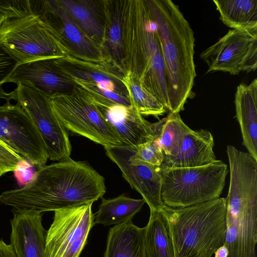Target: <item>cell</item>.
Instances as JSON below:
<instances>
[{
    "label": "cell",
    "mask_w": 257,
    "mask_h": 257,
    "mask_svg": "<svg viewBox=\"0 0 257 257\" xmlns=\"http://www.w3.org/2000/svg\"><path fill=\"white\" fill-rule=\"evenodd\" d=\"M0 43L21 63L71 54L60 35L33 14L6 18Z\"/></svg>",
    "instance_id": "obj_6"
},
{
    "label": "cell",
    "mask_w": 257,
    "mask_h": 257,
    "mask_svg": "<svg viewBox=\"0 0 257 257\" xmlns=\"http://www.w3.org/2000/svg\"><path fill=\"white\" fill-rule=\"evenodd\" d=\"M104 149L106 156L118 167L124 179L142 195L150 211H159L164 205L161 197L160 167L130 162L135 147L122 144Z\"/></svg>",
    "instance_id": "obj_13"
},
{
    "label": "cell",
    "mask_w": 257,
    "mask_h": 257,
    "mask_svg": "<svg viewBox=\"0 0 257 257\" xmlns=\"http://www.w3.org/2000/svg\"><path fill=\"white\" fill-rule=\"evenodd\" d=\"M89 37L101 46L103 35V19L99 1L58 0Z\"/></svg>",
    "instance_id": "obj_24"
},
{
    "label": "cell",
    "mask_w": 257,
    "mask_h": 257,
    "mask_svg": "<svg viewBox=\"0 0 257 257\" xmlns=\"http://www.w3.org/2000/svg\"><path fill=\"white\" fill-rule=\"evenodd\" d=\"M49 97L55 115L68 131L104 148L122 144L90 98L76 85L70 93Z\"/></svg>",
    "instance_id": "obj_7"
},
{
    "label": "cell",
    "mask_w": 257,
    "mask_h": 257,
    "mask_svg": "<svg viewBox=\"0 0 257 257\" xmlns=\"http://www.w3.org/2000/svg\"><path fill=\"white\" fill-rule=\"evenodd\" d=\"M26 161L0 140V177L16 171Z\"/></svg>",
    "instance_id": "obj_30"
},
{
    "label": "cell",
    "mask_w": 257,
    "mask_h": 257,
    "mask_svg": "<svg viewBox=\"0 0 257 257\" xmlns=\"http://www.w3.org/2000/svg\"><path fill=\"white\" fill-rule=\"evenodd\" d=\"M31 12L54 29L71 54L85 59H105L100 45L93 41L58 0H29Z\"/></svg>",
    "instance_id": "obj_12"
},
{
    "label": "cell",
    "mask_w": 257,
    "mask_h": 257,
    "mask_svg": "<svg viewBox=\"0 0 257 257\" xmlns=\"http://www.w3.org/2000/svg\"><path fill=\"white\" fill-rule=\"evenodd\" d=\"M0 257H17L12 247L0 240Z\"/></svg>",
    "instance_id": "obj_33"
},
{
    "label": "cell",
    "mask_w": 257,
    "mask_h": 257,
    "mask_svg": "<svg viewBox=\"0 0 257 257\" xmlns=\"http://www.w3.org/2000/svg\"><path fill=\"white\" fill-rule=\"evenodd\" d=\"M55 58L21 63L7 82L30 86L49 96L71 92L76 84L58 67Z\"/></svg>",
    "instance_id": "obj_16"
},
{
    "label": "cell",
    "mask_w": 257,
    "mask_h": 257,
    "mask_svg": "<svg viewBox=\"0 0 257 257\" xmlns=\"http://www.w3.org/2000/svg\"><path fill=\"white\" fill-rule=\"evenodd\" d=\"M73 79L76 85L86 93L98 95L125 106H131L129 98L121 96L112 91L101 88L93 83L75 79Z\"/></svg>",
    "instance_id": "obj_29"
},
{
    "label": "cell",
    "mask_w": 257,
    "mask_h": 257,
    "mask_svg": "<svg viewBox=\"0 0 257 257\" xmlns=\"http://www.w3.org/2000/svg\"><path fill=\"white\" fill-rule=\"evenodd\" d=\"M227 27L257 35V0H213Z\"/></svg>",
    "instance_id": "obj_22"
},
{
    "label": "cell",
    "mask_w": 257,
    "mask_h": 257,
    "mask_svg": "<svg viewBox=\"0 0 257 257\" xmlns=\"http://www.w3.org/2000/svg\"><path fill=\"white\" fill-rule=\"evenodd\" d=\"M190 129L177 112H170L166 117L152 123V137L158 141L164 156L178 155Z\"/></svg>",
    "instance_id": "obj_25"
},
{
    "label": "cell",
    "mask_w": 257,
    "mask_h": 257,
    "mask_svg": "<svg viewBox=\"0 0 257 257\" xmlns=\"http://www.w3.org/2000/svg\"><path fill=\"white\" fill-rule=\"evenodd\" d=\"M101 200L98 211L93 214V226L116 225L132 220L145 203L143 199H133L124 194L108 199L102 197Z\"/></svg>",
    "instance_id": "obj_23"
},
{
    "label": "cell",
    "mask_w": 257,
    "mask_h": 257,
    "mask_svg": "<svg viewBox=\"0 0 257 257\" xmlns=\"http://www.w3.org/2000/svg\"><path fill=\"white\" fill-rule=\"evenodd\" d=\"M103 257H146L144 227L132 220L111 227Z\"/></svg>",
    "instance_id": "obj_21"
},
{
    "label": "cell",
    "mask_w": 257,
    "mask_h": 257,
    "mask_svg": "<svg viewBox=\"0 0 257 257\" xmlns=\"http://www.w3.org/2000/svg\"><path fill=\"white\" fill-rule=\"evenodd\" d=\"M16 94L15 90L8 93L4 90L2 86H0V99H4L6 102H10L12 99L16 100Z\"/></svg>",
    "instance_id": "obj_34"
},
{
    "label": "cell",
    "mask_w": 257,
    "mask_h": 257,
    "mask_svg": "<svg viewBox=\"0 0 257 257\" xmlns=\"http://www.w3.org/2000/svg\"><path fill=\"white\" fill-rule=\"evenodd\" d=\"M200 58L207 64V73L222 71L231 75L254 71L257 67V35L229 30L206 48Z\"/></svg>",
    "instance_id": "obj_11"
},
{
    "label": "cell",
    "mask_w": 257,
    "mask_h": 257,
    "mask_svg": "<svg viewBox=\"0 0 257 257\" xmlns=\"http://www.w3.org/2000/svg\"><path fill=\"white\" fill-rule=\"evenodd\" d=\"M214 139L205 130H192L186 133L179 153L175 157L164 156L162 169L191 168L207 165L215 162Z\"/></svg>",
    "instance_id": "obj_18"
},
{
    "label": "cell",
    "mask_w": 257,
    "mask_h": 257,
    "mask_svg": "<svg viewBox=\"0 0 257 257\" xmlns=\"http://www.w3.org/2000/svg\"><path fill=\"white\" fill-rule=\"evenodd\" d=\"M105 192L102 176L87 162L69 157L41 166L23 187L3 192L0 202L43 213L93 203Z\"/></svg>",
    "instance_id": "obj_1"
},
{
    "label": "cell",
    "mask_w": 257,
    "mask_h": 257,
    "mask_svg": "<svg viewBox=\"0 0 257 257\" xmlns=\"http://www.w3.org/2000/svg\"><path fill=\"white\" fill-rule=\"evenodd\" d=\"M236 119L242 144L257 161V79L247 85L239 84L235 94Z\"/></svg>",
    "instance_id": "obj_20"
},
{
    "label": "cell",
    "mask_w": 257,
    "mask_h": 257,
    "mask_svg": "<svg viewBox=\"0 0 257 257\" xmlns=\"http://www.w3.org/2000/svg\"><path fill=\"white\" fill-rule=\"evenodd\" d=\"M92 204L54 211L53 221L46 232V257H79L93 226Z\"/></svg>",
    "instance_id": "obj_8"
},
{
    "label": "cell",
    "mask_w": 257,
    "mask_h": 257,
    "mask_svg": "<svg viewBox=\"0 0 257 257\" xmlns=\"http://www.w3.org/2000/svg\"><path fill=\"white\" fill-rule=\"evenodd\" d=\"M164 155L158 141L153 138L139 145L130 157L131 162H138L160 167Z\"/></svg>",
    "instance_id": "obj_28"
},
{
    "label": "cell",
    "mask_w": 257,
    "mask_h": 257,
    "mask_svg": "<svg viewBox=\"0 0 257 257\" xmlns=\"http://www.w3.org/2000/svg\"><path fill=\"white\" fill-rule=\"evenodd\" d=\"M20 61L0 43V86L7 82Z\"/></svg>",
    "instance_id": "obj_31"
},
{
    "label": "cell",
    "mask_w": 257,
    "mask_h": 257,
    "mask_svg": "<svg viewBox=\"0 0 257 257\" xmlns=\"http://www.w3.org/2000/svg\"><path fill=\"white\" fill-rule=\"evenodd\" d=\"M0 13L6 18L23 17L32 14L29 0L0 1Z\"/></svg>",
    "instance_id": "obj_32"
},
{
    "label": "cell",
    "mask_w": 257,
    "mask_h": 257,
    "mask_svg": "<svg viewBox=\"0 0 257 257\" xmlns=\"http://www.w3.org/2000/svg\"><path fill=\"white\" fill-rule=\"evenodd\" d=\"M165 65L170 112L182 111L196 76L195 37L178 6L170 0H147Z\"/></svg>",
    "instance_id": "obj_2"
},
{
    "label": "cell",
    "mask_w": 257,
    "mask_h": 257,
    "mask_svg": "<svg viewBox=\"0 0 257 257\" xmlns=\"http://www.w3.org/2000/svg\"><path fill=\"white\" fill-rule=\"evenodd\" d=\"M161 197L165 205L183 208L220 197L228 167L221 160L191 168L162 169Z\"/></svg>",
    "instance_id": "obj_5"
},
{
    "label": "cell",
    "mask_w": 257,
    "mask_h": 257,
    "mask_svg": "<svg viewBox=\"0 0 257 257\" xmlns=\"http://www.w3.org/2000/svg\"><path fill=\"white\" fill-rule=\"evenodd\" d=\"M123 1L99 2L103 19V40L100 46L103 57L124 73L122 65Z\"/></svg>",
    "instance_id": "obj_19"
},
{
    "label": "cell",
    "mask_w": 257,
    "mask_h": 257,
    "mask_svg": "<svg viewBox=\"0 0 257 257\" xmlns=\"http://www.w3.org/2000/svg\"><path fill=\"white\" fill-rule=\"evenodd\" d=\"M16 100L40 132L49 159L60 161L70 157L68 131L55 115L49 96L28 85L18 84Z\"/></svg>",
    "instance_id": "obj_9"
},
{
    "label": "cell",
    "mask_w": 257,
    "mask_h": 257,
    "mask_svg": "<svg viewBox=\"0 0 257 257\" xmlns=\"http://www.w3.org/2000/svg\"><path fill=\"white\" fill-rule=\"evenodd\" d=\"M122 56L124 73L168 110L165 62L147 0L123 1Z\"/></svg>",
    "instance_id": "obj_3"
},
{
    "label": "cell",
    "mask_w": 257,
    "mask_h": 257,
    "mask_svg": "<svg viewBox=\"0 0 257 257\" xmlns=\"http://www.w3.org/2000/svg\"><path fill=\"white\" fill-rule=\"evenodd\" d=\"M11 219L10 245L17 257H46V231L42 223V213L31 210H13Z\"/></svg>",
    "instance_id": "obj_17"
},
{
    "label": "cell",
    "mask_w": 257,
    "mask_h": 257,
    "mask_svg": "<svg viewBox=\"0 0 257 257\" xmlns=\"http://www.w3.org/2000/svg\"><path fill=\"white\" fill-rule=\"evenodd\" d=\"M6 17L0 13V26L6 19Z\"/></svg>",
    "instance_id": "obj_36"
},
{
    "label": "cell",
    "mask_w": 257,
    "mask_h": 257,
    "mask_svg": "<svg viewBox=\"0 0 257 257\" xmlns=\"http://www.w3.org/2000/svg\"><path fill=\"white\" fill-rule=\"evenodd\" d=\"M228 253V250L224 245L219 247L214 252L215 257H227Z\"/></svg>",
    "instance_id": "obj_35"
},
{
    "label": "cell",
    "mask_w": 257,
    "mask_h": 257,
    "mask_svg": "<svg viewBox=\"0 0 257 257\" xmlns=\"http://www.w3.org/2000/svg\"><path fill=\"white\" fill-rule=\"evenodd\" d=\"M54 61L64 74L73 79L95 83L101 88L129 98L122 82L124 73L105 59H85L70 54L55 58Z\"/></svg>",
    "instance_id": "obj_15"
},
{
    "label": "cell",
    "mask_w": 257,
    "mask_h": 257,
    "mask_svg": "<svg viewBox=\"0 0 257 257\" xmlns=\"http://www.w3.org/2000/svg\"><path fill=\"white\" fill-rule=\"evenodd\" d=\"M84 92L96 106L123 144L137 148L153 138L152 123L145 119L133 106Z\"/></svg>",
    "instance_id": "obj_14"
},
{
    "label": "cell",
    "mask_w": 257,
    "mask_h": 257,
    "mask_svg": "<svg viewBox=\"0 0 257 257\" xmlns=\"http://www.w3.org/2000/svg\"><path fill=\"white\" fill-rule=\"evenodd\" d=\"M122 82L127 90L131 106L142 115L158 117L166 112L165 106L153 95L143 89L130 73H124Z\"/></svg>",
    "instance_id": "obj_27"
},
{
    "label": "cell",
    "mask_w": 257,
    "mask_h": 257,
    "mask_svg": "<svg viewBox=\"0 0 257 257\" xmlns=\"http://www.w3.org/2000/svg\"><path fill=\"white\" fill-rule=\"evenodd\" d=\"M144 240L146 257H174L168 225L159 211H150Z\"/></svg>",
    "instance_id": "obj_26"
},
{
    "label": "cell",
    "mask_w": 257,
    "mask_h": 257,
    "mask_svg": "<svg viewBox=\"0 0 257 257\" xmlns=\"http://www.w3.org/2000/svg\"><path fill=\"white\" fill-rule=\"evenodd\" d=\"M0 140L34 165L43 166L49 159L40 132L18 102L0 105Z\"/></svg>",
    "instance_id": "obj_10"
},
{
    "label": "cell",
    "mask_w": 257,
    "mask_h": 257,
    "mask_svg": "<svg viewBox=\"0 0 257 257\" xmlns=\"http://www.w3.org/2000/svg\"><path fill=\"white\" fill-rule=\"evenodd\" d=\"M159 211L168 225L174 257H211L225 243V198L183 208L164 205Z\"/></svg>",
    "instance_id": "obj_4"
}]
</instances>
